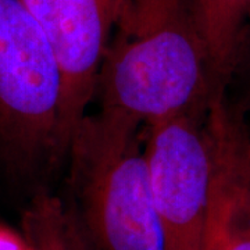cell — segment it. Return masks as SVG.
<instances>
[{
	"label": "cell",
	"mask_w": 250,
	"mask_h": 250,
	"mask_svg": "<svg viewBox=\"0 0 250 250\" xmlns=\"http://www.w3.org/2000/svg\"><path fill=\"white\" fill-rule=\"evenodd\" d=\"M213 80L190 0H124L99 70L100 110L150 124L207 104Z\"/></svg>",
	"instance_id": "1"
},
{
	"label": "cell",
	"mask_w": 250,
	"mask_h": 250,
	"mask_svg": "<svg viewBox=\"0 0 250 250\" xmlns=\"http://www.w3.org/2000/svg\"><path fill=\"white\" fill-rule=\"evenodd\" d=\"M138 128L100 110L83 117L70 142L75 188L99 250H166Z\"/></svg>",
	"instance_id": "2"
},
{
	"label": "cell",
	"mask_w": 250,
	"mask_h": 250,
	"mask_svg": "<svg viewBox=\"0 0 250 250\" xmlns=\"http://www.w3.org/2000/svg\"><path fill=\"white\" fill-rule=\"evenodd\" d=\"M53 49L20 0H0V166L24 174L68 152Z\"/></svg>",
	"instance_id": "3"
},
{
	"label": "cell",
	"mask_w": 250,
	"mask_h": 250,
	"mask_svg": "<svg viewBox=\"0 0 250 250\" xmlns=\"http://www.w3.org/2000/svg\"><path fill=\"white\" fill-rule=\"evenodd\" d=\"M147 125L143 152L166 250H200L215 168L210 103Z\"/></svg>",
	"instance_id": "4"
},
{
	"label": "cell",
	"mask_w": 250,
	"mask_h": 250,
	"mask_svg": "<svg viewBox=\"0 0 250 250\" xmlns=\"http://www.w3.org/2000/svg\"><path fill=\"white\" fill-rule=\"evenodd\" d=\"M20 3L45 34L62 68L65 131L71 142L96 92L99 70L124 0H20Z\"/></svg>",
	"instance_id": "5"
},
{
	"label": "cell",
	"mask_w": 250,
	"mask_h": 250,
	"mask_svg": "<svg viewBox=\"0 0 250 250\" xmlns=\"http://www.w3.org/2000/svg\"><path fill=\"white\" fill-rule=\"evenodd\" d=\"M215 168L200 250H225L242 187L250 172V145L223 104L211 111Z\"/></svg>",
	"instance_id": "6"
},
{
	"label": "cell",
	"mask_w": 250,
	"mask_h": 250,
	"mask_svg": "<svg viewBox=\"0 0 250 250\" xmlns=\"http://www.w3.org/2000/svg\"><path fill=\"white\" fill-rule=\"evenodd\" d=\"M214 78L228 77L250 24V0H190Z\"/></svg>",
	"instance_id": "7"
},
{
	"label": "cell",
	"mask_w": 250,
	"mask_h": 250,
	"mask_svg": "<svg viewBox=\"0 0 250 250\" xmlns=\"http://www.w3.org/2000/svg\"><path fill=\"white\" fill-rule=\"evenodd\" d=\"M25 232L32 250H80L68 217L47 195L36 196L28 208Z\"/></svg>",
	"instance_id": "8"
},
{
	"label": "cell",
	"mask_w": 250,
	"mask_h": 250,
	"mask_svg": "<svg viewBox=\"0 0 250 250\" xmlns=\"http://www.w3.org/2000/svg\"><path fill=\"white\" fill-rule=\"evenodd\" d=\"M225 250H250V172L242 187Z\"/></svg>",
	"instance_id": "9"
}]
</instances>
